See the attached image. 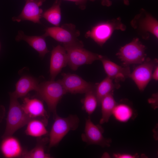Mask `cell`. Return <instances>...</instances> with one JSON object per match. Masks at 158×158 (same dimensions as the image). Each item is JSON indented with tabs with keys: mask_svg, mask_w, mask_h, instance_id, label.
Masks as SVG:
<instances>
[{
	"mask_svg": "<svg viewBox=\"0 0 158 158\" xmlns=\"http://www.w3.org/2000/svg\"><path fill=\"white\" fill-rule=\"evenodd\" d=\"M35 91L37 97L46 102L49 110L54 117L57 114L58 103L67 92L61 80H51L43 82L39 84Z\"/></svg>",
	"mask_w": 158,
	"mask_h": 158,
	"instance_id": "cell-1",
	"label": "cell"
},
{
	"mask_svg": "<svg viewBox=\"0 0 158 158\" xmlns=\"http://www.w3.org/2000/svg\"><path fill=\"white\" fill-rule=\"evenodd\" d=\"M10 103L6 119V128L1 137L12 135L18 129L26 125L31 120L23 110L18 99L9 94Z\"/></svg>",
	"mask_w": 158,
	"mask_h": 158,
	"instance_id": "cell-2",
	"label": "cell"
},
{
	"mask_svg": "<svg viewBox=\"0 0 158 158\" xmlns=\"http://www.w3.org/2000/svg\"><path fill=\"white\" fill-rule=\"evenodd\" d=\"M80 32L75 25L71 23H66L60 27H49L45 30L43 35L45 37L50 36L56 41L63 44L64 48L73 46L83 47V42L78 37Z\"/></svg>",
	"mask_w": 158,
	"mask_h": 158,
	"instance_id": "cell-3",
	"label": "cell"
},
{
	"mask_svg": "<svg viewBox=\"0 0 158 158\" xmlns=\"http://www.w3.org/2000/svg\"><path fill=\"white\" fill-rule=\"evenodd\" d=\"M49 133L48 149L57 145L71 130L77 129L79 119L76 116L70 115L62 117L56 115Z\"/></svg>",
	"mask_w": 158,
	"mask_h": 158,
	"instance_id": "cell-4",
	"label": "cell"
},
{
	"mask_svg": "<svg viewBox=\"0 0 158 158\" xmlns=\"http://www.w3.org/2000/svg\"><path fill=\"white\" fill-rule=\"evenodd\" d=\"M126 29V26L122 22L121 18L118 17L97 24L86 32L85 37L90 38L102 46L115 30L124 31Z\"/></svg>",
	"mask_w": 158,
	"mask_h": 158,
	"instance_id": "cell-5",
	"label": "cell"
},
{
	"mask_svg": "<svg viewBox=\"0 0 158 158\" xmlns=\"http://www.w3.org/2000/svg\"><path fill=\"white\" fill-rule=\"evenodd\" d=\"M130 23L132 27L142 39H148L150 34L158 39V20L145 9L141 8Z\"/></svg>",
	"mask_w": 158,
	"mask_h": 158,
	"instance_id": "cell-6",
	"label": "cell"
},
{
	"mask_svg": "<svg viewBox=\"0 0 158 158\" xmlns=\"http://www.w3.org/2000/svg\"><path fill=\"white\" fill-rule=\"evenodd\" d=\"M146 47L138 38L121 47L116 55L126 66L133 64H140L145 60Z\"/></svg>",
	"mask_w": 158,
	"mask_h": 158,
	"instance_id": "cell-7",
	"label": "cell"
},
{
	"mask_svg": "<svg viewBox=\"0 0 158 158\" xmlns=\"http://www.w3.org/2000/svg\"><path fill=\"white\" fill-rule=\"evenodd\" d=\"M83 47L73 46L64 48L67 55L68 65L72 70H77L83 65L91 64L95 61L100 60L103 56Z\"/></svg>",
	"mask_w": 158,
	"mask_h": 158,
	"instance_id": "cell-8",
	"label": "cell"
},
{
	"mask_svg": "<svg viewBox=\"0 0 158 158\" xmlns=\"http://www.w3.org/2000/svg\"><path fill=\"white\" fill-rule=\"evenodd\" d=\"M157 63L158 60L156 59L146 58L130 73L129 77L134 81L140 91L145 90L152 78V72Z\"/></svg>",
	"mask_w": 158,
	"mask_h": 158,
	"instance_id": "cell-9",
	"label": "cell"
},
{
	"mask_svg": "<svg viewBox=\"0 0 158 158\" xmlns=\"http://www.w3.org/2000/svg\"><path fill=\"white\" fill-rule=\"evenodd\" d=\"M103 132L102 128L99 125L94 124L89 117L85 120L84 133L81 135L82 139L89 145H96L102 147H109L111 140L104 137Z\"/></svg>",
	"mask_w": 158,
	"mask_h": 158,
	"instance_id": "cell-10",
	"label": "cell"
},
{
	"mask_svg": "<svg viewBox=\"0 0 158 158\" xmlns=\"http://www.w3.org/2000/svg\"><path fill=\"white\" fill-rule=\"evenodd\" d=\"M62 75L61 80L67 92L83 94L95 90V85L86 81L76 74L64 73Z\"/></svg>",
	"mask_w": 158,
	"mask_h": 158,
	"instance_id": "cell-11",
	"label": "cell"
},
{
	"mask_svg": "<svg viewBox=\"0 0 158 158\" xmlns=\"http://www.w3.org/2000/svg\"><path fill=\"white\" fill-rule=\"evenodd\" d=\"M26 3L20 14L12 18V20L20 22L24 20L41 23L43 10L40 7L45 0H25Z\"/></svg>",
	"mask_w": 158,
	"mask_h": 158,
	"instance_id": "cell-12",
	"label": "cell"
},
{
	"mask_svg": "<svg viewBox=\"0 0 158 158\" xmlns=\"http://www.w3.org/2000/svg\"><path fill=\"white\" fill-rule=\"evenodd\" d=\"M67 65L66 51L63 47L58 45L51 52L49 69L51 80H54L62 69Z\"/></svg>",
	"mask_w": 158,
	"mask_h": 158,
	"instance_id": "cell-13",
	"label": "cell"
},
{
	"mask_svg": "<svg viewBox=\"0 0 158 158\" xmlns=\"http://www.w3.org/2000/svg\"><path fill=\"white\" fill-rule=\"evenodd\" d=\"M21 105L25 113L32 119L39 118L48 121V114L40 99L25 96Z\"/></svg>",
	"mask_w": 158,
	"mask_h": 158,
	"instance_id": "cell-14",
	"label": "cell"
},
{
	"mask_svg": "<svg viewBox=\"0 0 158 158\" xmlns=\"http://www.w3.org/2000/svg\"><path fill=\"white\" fill-rule=\"evenodd\" d=\"M2 139L0 150L4 157L21 158L24 150L17 138L12 135Z\"/></svg>",
	"mask_w": 158,
	"mask_h": 158,
	"instance_id": "cell-15",
	"label": "cell"
},
{
	"mask_svg": "<svg viewBox=\"0 0 158 158\" xmlns=\"http://www.w3.org/2000/svg\"><path fill=\"white\" fill-rule=\"evenodd\" d=\"M100 60L107 76L112 80L124 81L130 77L131 73L128 66H120L103 56Z\"/></svg>",
	"mask_w": 158,
	"mask_h": 158,
	"instance_id": "cell-16",
	"label": "cell"
},
{
	"mask_svg": "<svg viewBox=\"0 0 158 158\" xmlns=\"http://www.w3.org/2000/svg\"><path fill=\"white\" fill-rule=\"evenodd\" d=\"M39 84L38 80L35 78L24 75L16 83L15 90L9 94L17 99L24 97L30 91H35Z\"/></svg>",
	"mask_w": 158,
	"mask_h": 158,
	"instance_id": "cell-17",
	"label": "cell"
},
{
	"mask_svg": "<svg viewBox=\"0 0 158 158\" xmlns=\"http://www.w3.org/2000/svg\"><path fill=\"white\" fill-rule=\"evenodd\" d=\"M45 37L41 36H30L24 34L20 31L16 37L17 41L23 40L26 42L30 46L37 51L41 57H43L49 52L45 40Z\"/></svg>",
	"mask_w": 158,
	"mask_h": 158,
	"instance_id": "cell-18",
	"label": "cell"
},
{
	"mask_svg": "<svg viewBox=\"0 0 158 158\" xmlns=\"http://www.w3.org/2000/svg\"><path fill=\"white\" fill-rule=\"evenodd\" d=\"M47 122L40 119H32L26 125L25 133L28 135L37 138L45 135L48 133L46 128Z\"/></svg>",
	"mask_w": 158,
	"mask_h": 158,
	"instance_id": "cell-19",
	"label": "cell"
},
{
	"mask_svg": "<svg viewBox=\"0 0 158 158\" xmlns=\"http://www.w3.org/2000/svg\"><path fill=\"white\" fill-rule=\"evenodd\" d=\"M49 138H37L35 146L31 150H24L22 156L23 158H51V155L45 151V145L48 142Z\"/></svg>",
	"mask_w": 158,
	"mask_h": 158,
	"instance_id": "cell-20",
	"label": "cell"
},
{
	"mask_svg": "<svg viewBox=\"0 0 158 158\" xmlns=\"http://www.w3.org/2000/svg\"><path fill=\"white\" fill-rule=\"evenodd\" d=\"M117 104L113 97V92L109 93L101 99L100 104L102 112V117L99 121L100 124L108 121Z\"/></svg>",
	"mask_w": 158,
	"mask_h": 158,
	"instance_id": "cell-21",
	"label": "cell"
},
{
	"mask_svg": "<svg viewBox=\"0 0 158 158\" xmlns=\"http://www.w3.org/2000/svg\"><path fill=\"white\" fill-rule=\"evenodd\" d=\"M135 114L133 109L130 106L124 103H120L117 104L112 115L117 121L125 123L133 118Z\"/></svg>",
	"mask_w": 158,
	"mask_h": 158,
	"instance_id": "cell-22",
	"label": "cell"
},
{
	"mask_svg": "<svg viewBox=\"0 0 158 158\" xmlns=\"http://www.w3.org/2000/svg\"><path fill=\"white\" fill-rule=\"evenodd\" d=\"M61 0H56L52 6L43 13L42 17L55 26H59L61 19Z\"/></svg>",
	"mask_w": 158,
	"mask_h": 158,
	"instance_id": "cell-23",
	"label": "cell"
},
{
	"mask_svg": "<svg viewBox=\"0 0 158 158\" xmlns=\"http://www.w3.org/2000/svg\"><path fill=\"white\" fill-rule=\"evenodd\" d=\"M116 86L113 83L112 80L107 76L96 85L95 92L98 105H100L101 99L104 97L113 92L114 90L116 88Z\"/></svg>",
	"mask_w": 158,
	"mask_h": 158,
	"instance_id": "cell-24",
	"label": "cell"
},
{
	"mask_svg": "<svg viewBox=\"0 0 158 158\" xmlns=\"http://www.w3.org/2000/svg\"><path fill=\"white\" fill-rule=\"evenodd\" d=\"M83 108L89 115L92 114L98 105V101L95 95V90L85 93L84 97L82 100Z\"/></svg>",
	"mask_w": 158,
	"mask_h": 158,
	"instance_id": "cell-25",
	"label": "cell"
},
{
	"mask_svg": "<svg viewBox=\"0 0 158 158\" xmlns=\"http://www.w3.org/2000/svg\"><path fill=\"white\" fill-rule=\"evenodd\" d=\"M75 3V4L82 10H84L86 8V4L88 1H93L96 0H64Z\"/></svg>",
	"mask_w": 158,
	"mask_h": 158,
	"instance_id": "cell-26",
	"label": "cell"
},
{
	"mask_svg": "<svg viewBox=\"0 0 158 158\" xmlns=\"http://www.w3.org/2000/svg\"><path fill=\"white\" fill-rule=\"evenodd\" d=\"M114 157L116 158H134L138 156L136 155H132L127 153H117L113 154Z\"/></svg>",
	"mask_w": 158,
	"mask_h": 158,
	"instance_id": "cell-27",
	"label": "cell"
},
{
	"mask_svg": "<svg viewBox=\"0 0 158 158\" xmlns=\"http://www.w3.org/2000/svg\"><path fill=\"white\" fill-rule=\"evenodd\" d=\"M123 4L126 6H128L130 4V0H122ZM102 4L104 6H110L112 4V3L110 0H101Z\"/></svg>",
	"mask_w": 158,
	"mask_h": 158,
	"instance_id": "cell-28",
	"label": "cell"
},
{
	"mask_svg": "<svg viewBox=\"0 0 158 158\" xmlns=\"http://www.w3.org/2000/svg\"><path fill=\"white\" fill-rule=\"evenodd\" d=\"M6 114V110L4 107L0 104V123H1L4 117Z\"/></svg>",
	"mask_w": 158,
	"mask_h": 158,
	"instance_id": "cell-29",
	"label": "cell"
},
{
	"mask_svg": "<svg viewBox=\"0 0 158 158\" xmlns=\"http://www.w3.org/2000/svg\"><path fill=\"white\" fill-rule=\"evenodd\" d=\"M152 78L157 81L158 80V67L157 65L154 69L152 74Z\"/></svg>",
	"mask_w": 158,
	"mask_h": 158,
	"instance_id": "cell-30",
	"label": "cell"
}]
</instances>
